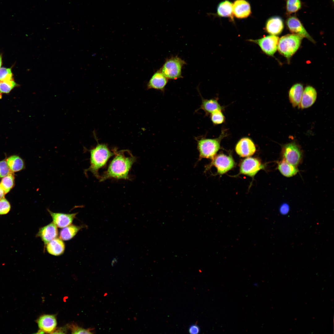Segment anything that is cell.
<instances>
[{
	"label": "cell",
	"mask_w": 334,
	"mask_h": 334,
	"mask_svg": "<svg viewBox=\"0 0 334 334\" xmlns=\"http://www.w3.org/2000/svg\"><path fill=\"white\" fill-rule=\"evenodd\" d=\"M278 169L283 176L287 177L295 175L299 171L296 166L288 163L284 159L278 163Z\"/></svg>",
	"instance_id": "cell-22"
},
{
	"label": "cell",
	"mask_w": 334,
	"mask_h": 334,
	"mask_svg": "<svg viewBox=\"0 0 334 334\" xmlns=\"http://www.w3.org/2000/svg\"><path fill=\"white\" fill-rule=\"evenodd\" d=\"M45 246L48 252L54 256L62 255L65 250V244L60 238H56L49 242Z\"/></svg>",
	"instance_id": "cell-19"
},
{
	"label": "cell",
	"mask_w": 334,
	"mask_h": 334,
	"mask_svg": "<svg viewBox=\"0 0 334 334\" xmlns=\"http://www.w3.org/2000/svg\"><path fill=\"white\" fill-rule=\"evenodd\" d=\"M222 131L221 135L216 138H201L197 140V148L199 153V160L202 158L212 159L215 156L220 148V143L225 136Z\"/></svg>",
	"instance_id": "cell-3"
},
{
	"label": "cell",
	"mask_w": 334,
	"mask_h": 334,
	"mask_svg": "<svg viewBox=\"0 0 334 334\" xmlns=\"http://www.w3.org/2000/svg\"><path fill=\"white\" fill-rule=\"evenodd\" d=\"M186 64L180 58L173 57L166 60L160 70L168 79H176L182 77V68Z\"/></svg>",
	"instance_id": "cell-5"
},
{
	"label": "cell",
	"mask_w": 334,
	"mask_h": 334,
	"mask_svg": "<svg viewBox=\"0 0 334 334\" xmlns=\"http://www.w3.org/2000/svg\"><path fill=\"white\" fill-rule=\"evenodd\" d=\"M168 82V79L160 70H158L150 79L147 84V89H154L164 92Z\"/></svg>",
	"instance_id": "cell-17"
},
{
	"label": "cell",
	"mask_w": 334,
	"mask_h": 334,
	"mask_svg": "<svg viewBox=\"0 0 334 334\" xmlns=\"http://www.w3.org/2000/svg\"><path fill=\"white\" fill-rule=\"evenodd\" d=\"M212 160L211 163L206 166V169H208L212 166H214L217 169V173L220 174L226 173L235 165V162L230 155L227 156L220 154L215 156Z\"/></svg>",
	"instance_id": "cell-8"
},
{
	"label": "cell",
	"mask_w": 334,
	"mask_h": 334,
	"mask_svg": "<svg viewBox=\"0 0 334 334\" xmlns=\"http://www.w3.org/2000/svg\"><path fill=\"white\" fill-rule=\"evenodd\" d=\"M12 172L8 166L6 161H0V178H3Z\"/></svg>",
	"instance_id": "cell-33"
},
{
	"label": "cell",
	"mask_w": 334,
	"mask_h": 334,
	"mask_svg": "<svg viewBox=\"0 0 334 334\" xmlns=\"http://www.w3.org/2000/svg\"><path fill=\"white\" fill-rule=\"evenodd\" d=\"M217 13L221 17L232 18L233 4L228 0L221 2L217 6Z\"/></svg>",
	"instance_id": "cell-24"
},
{
	"label": "cell",
	"mask_w": 334,
	"mask_h": 334,
	"mask_svg": "<svg viewBox=\"0 0 334 334\" xmlns=\"http://www.w3.org/2000/svg\"><path fill=\"white\" fill-rule=\"evenodd\" d=\"M210 114L211 121L214 124H222L225 121V117L221 110H217Z\"/></svg>",
	"instance_id": "cell-29"
},
{
	"label": "cell",
	"mask_w": 334,
	"mask_h": 334,
	"mask_svg": "<svg viewBox=\"0 0 334 334\" xmlns=\"http://www.w3.org/2000/svg\"><path fill=\"white\" fill-rule=\"evenodd\" d=\"M2 94H1V92H0V98H2Z\"/></svg>",
	"instance_id": "cell-38"
},
{
	"label": "cell",
	"mask_w": 334,
	"mask_h": 334,
	"mask_svg": "<svg viewBox=\"0 0 334 334\" xmlns=\"http://www.w3.org/2000/svg\"><path fill=\"white\" fill-rule=\"evenodd\" d=\"M317 93L315 89L310 86H306L303 90L300 102L298 106L300 108L306 109L311 106L315 101Z\"/></svg>",
	"instance_id": "cell-15"
},
{
	"label": "cell",
	"mask_w": 334,
	"mask_h": 334,
	"mask_svg": "<svg viewBox=\"0 0 334 334\" xmlns=\"http://www.w3.org/2000/svg\"><path fill=\"white\" fill-rule=\"evenodd\" d=\"M2 64V57L1 56V55H0V68Z\"/></svg>",
	"instance_id": "cell-37"
},
{
	"label": "cell",
	"mask_w": 334,
	"mask_h": 334,
	"mask_svg": "<svg viewBox=\"0 0 334 334\" xmlns=\"http://www.w3.org/2000/svg\"><path fill=\"white\" fill-rule=\"evenodd\" d=\"M12 79V74L10 68H0V81Z\"/></svg>",
	"instance_id": "cell-31"
},
{
	"label": "cell",
	"mask_w": 334,
	"mask_h": 334,
	"mask_svg": "<svg viewBox=\"0 0 334 334\" xmlns=\"http://www.w3.org/2000/svg\"><path fill=\"white\" fill-rule=\"evenodd\" d=\"M279 38L276 35H270L255 40L249 39V41L258 45L267 55L272 56L278 49Z\"/></svg>",
	"instance_id": "cell-7"
},
{
	"label": "cell",
	"mask_w": 334,
	"mask_h": 334,
	"mask_svg": "<svg viewBox=\"0 0 334 334\" xmlns=\"http://www.w3.org/2000/svg\"><path fill=\"white\" fill-rule=\"evenodd\" d=\"M284 28L282 18L278 16L269 18L266 22L265 29L267 32L272 35H276L280 34Z\"/></svg>",
	"instance_id": "cell-18"
},
{
	"label": "cell",
	"mask_w": 334,
	"mask_h": 334,
	"mask_svg": "<svg viewBox=\"0 0 334 334\" xmlns=\"http://www.w3.org/2000/svg\"><path fill=\"white\" fill-rule=\"evenodd\" d=\"M300 0H287L286 9L287 12L292 14L298 11L302 7Z\"/></svg>",
	"instance_id": "cell-27"
},
{
	"label": "cell",
	"mask_w": 334,
	"mask_h": 334,
	"mask_svg": "<svg viewBox=\"0 0 334 334\" xmlns=\"http://www.w3.org/2000/svg\"><path fill=\"white\" fill-rule=\"evenodd\" d=\"M281 154L283 159L295 166L299 164L302 159V151L299 146L294 142L283 145Z\"/></svg>",
	"instance_id": "cell-6"
},
{
	"label": "cell",
	"mask_w": 334,
	"mask_h": 334,
	"mask_svg": "<svg viewBox=\"0 0 334 334\" xmlns=\"http://www.w3.org/2000/svg\"><path fill=\"white\" fill-rule=\"evenodd\" d=\"M7 165L12 172L20 171L24 168V163L23 160L19 156H12L6 160Z\"/></svg>",
	"instance_id": "cell-25"
},
{
	"label": "cell",
	"mask_w": 334,
	"mask_h": 334,
	"mask_svg": "<svg viewBox=\"0 0 334 334\" xmlns=\"http://www.w3.org/2000/svg\"><path fill=\"white\" fill-rule=\"evenodd\" d=\"M332 1H333H333H334V0H332Z\"/></svg>",
	"instance_id": "cell-39"
},
{
	"label": "cell",
	"mask_w": 334,
	"mask_h": 334,
	"mask_svg": "<svg viewBox=\"0 0 334 334\" xmlns=\"http://www.w3.org/2000/svg\"><path fill=\"white\" fill-rule=\"evenodd\" d=\"M199 109H202L206 114H211L217 110H222L223 107L218 103L217 99H206L202 98Z\"/></svg>",
	"instance_id": "cell-21"
},
{
	"label": "cell",
	"mask_w": 334,
	"mask_h": 334,
	"mask_svg": "<svg viewBox=\"0 0 334 334\" xmlns=\"http://www.w3.org/2000/svg\"><path fill=\"white\" fill-rule=\"evenodd\" d=\"M303 38L294 34L282 36L279 41L278 49L279 52L287 58H289L298 49Z\"/></svg>",
	"instance_id": "cell-4"
},
{
	"label": "cell",
	"mask_w": 334,
	"mask_h": 334,
	"mask_svg": "<svg viewBox=\"0 0 334 334\" xmlns=\"http://www.w3.org/2000/svg\"><path fill=\"white\" fill-rule=\"evenodd\" d=\"M95 138L97 144L94 148L88 151L90 153V165L88 168L84 170V173L87 176L88 172H90L96 178L99 179V170L105 167L109 160L114 155L113 150H110L107 144L98 143L96 135Z\"/></svg>",
	"instance_id": "cell-2"
},
{
	"label": "cell",
	"mask_w": 334,
	"mask_h": 334,
	"mask_svg": "<svg viewBox=\"0 0 334 334\" xmlns=\"http://www.w3.org/2000/svg\"><path fill=\"white\" fill-rule=\"evenodd\" d=\"M36 322L40 329L46 333H53L57 325L56 318L53 315H42Z\"/></svg>",
	"instance_id": "cell-14"
},
{
	"label": "cell",
	"mask_w": 334,
	"mask_h": 334,
	"mask_svg": "<svg viewBox=\"0 0 334 334\" xmlns=\"http://www.w3.org/2000/svg\"><path fill=\"white\" fill-rule=\"evenodd\" d=\"M264 168V165L258 159L249 157L241 162L240 171L241 174L253 177L259 171Z\"/></svg>",
	"instance_id": "cell-9"
},
{
	"label": "cell",
	"mask_w": 334,
	"mask_h": 334,
	"mask_svg": "<svg viewBox=\"0 0 334 334\" xmlns=\"http://www.w3.org/2000/svg\"><path fill=\"white\" fill-rule=\"evenodd\" d=\"M58 234L57 226L53 222H51L40 228L36 236L41 238L45 246L49 242L56 238Z\"/></svg>",
	"instance_id": "cell-13"
},
{
	"label": "cell",
	"mask_w": 334,
	"mask_h": 334,
	"mask_svg": "<svg viewBox=\"0 0 334 334\" xmlns=\"http://www.w3.org/2000/svg\"><path fill=\"white\" fill-rule=\"evenodd\" d=\"M303 86L301 84L293 85L289 92V101L293 107L298 106L301 100L303 91Z\"/></svg>",
	"instance_id": "cell-20"
},
{
	"label": "cell",
	"mask_w": 334,
	"mask_h": 334,
	"mask_svg": "<svg viewBox=\"0 0 334 334\" xmlns=\"http://www.w3.org/2000/svg\"><path fill=\"white\" fill-rule=\"evenodd\" d=\"M83 228L82 226L70 225L62 229L60 232V238L62 240L68 241L73 238Z\"/></svg>",
	"instance_id": "cell-23"
},
{
	"label": "cell",
	"mask_w": 334,
	"mask_h": 334,
	"mask_svg": "<svg viewBox=\"0 0 334 334\" xmlns=\"http://www.w3.org/2000/svg\"><path fill=\"white\" fill-rule=\"evenodd\" d=\"M68 327L73 334H92L90 329H85L77 326L76 324L72 323L68 325Z\"/></svg>",
	"instance_id": "cell-30"
},
{
	"label": "cell",
	"mask_w": 334,
	"mask_h": 334,
	"mask_svg": "<svg viewBox=\"0 0 334 334\" xmlns=\"http://www.w3.org/2000/svg\"><path fill=\"white\" fill-rule=\"evenodd\" d=\"M289 205L287 203H283L281 205L279 208L280 213L282 215H286L289 212Z\"/></svg>",
	"instance_id": "cell-34"
},
{
	"label": "cell",
	"mask_w": 334,
	"mask_h": 334,
	"mask_svg": "<svg viewBox=\"0 0 334 334\" xmlns=\"http://www.w3.org/2000/svg\"><path fill=\"white\" fill-rule=\"evenodd\" d=\"M11 172L3 177L0 183V186L5 194L8 193L13 187L14 183V177Z\"/></svg>",
	"instance_id": "cell-26"
},
{
	"label": "cell",
	"mask_w": 334,
	"mask_h": 334,
	"mask_svg": "<svg viewBox=\"0 0 334 334\" xmlns=\"http://www.w3.org/2000/svg\"><path fill=\"white\" fill-rule=\"evenodd\" d=\"M199 327L196 325H193L189 328V332L191 334H198L200 332Z\"/></svg>",
	"instance_id": "cell-35"
},
{
	"label": "cell",
	"mask_w": 334,
	"mask_h": 334,
	"mask_svg": "<svg viewBox=\"0 0 334 334\" xmlns=\"http://www.w3.org/2000/svg\"><path fill=\"white\" fill-rule=\"evenodd\" d=\"M114 157L110 163L106 170L99 179L102 182L110 178L129 180V172L136 161V158L128 150L119 151L114 148Z\"/></svg>",
	"instance_id": "cell-1"
},
{
	"label": "cell",
	"mask_w": 334,
	"mask_h": 334,
	"mask_svg": "<svg viewBox=\"0 0 334 334\" xmlns=\"http://www.w3.org/2000/svg\"><path fill=\"white\" fill-rule=\"evenodd\" d=\"M16 85L13 79L0 81V92L9 93Z\"/></svg>",
	"instance_id": "cell-28"
},
{
	"label": "cell",
	"mask_w": 334,
	"mask_h": 334,
	"mask_svg": "<svg viewBox=\"0 0 334 334\" xmlns=\"http://www.w3.org/2000/svg\"><path fill=\"white\" fill-rule=\"evenodd\" d=\"M53 223L58 227L63 228L70 225L76 217L77 213L71 214L55 212L47 209Z\"/></svg>",
	"instance_id": "cell-12"
},
{
	"label": "cell",
	"mask_w": 334,
	"mask_h": 334,
	"mask_svg": "<svg viewBox=\"0 0 334 334\" xmlns=\"http://www.w3.org/2000/svg\"><path fill=\"white\" fill-rule=\"evenodd\" d=\"M5 193L0 186V199L4 198Z\"/></svg>",
	"instance_id": "cell-36"
},
{
	"label": "cell",
	"mask_w": 334,
	"mask_h": 334,
	"mask_svg": "<svg viewBox=\"0 0 334 334\" xmlns=\"http://www.w3.org/2000/svg\"><path fill=\"white\" fill-rule=\"evenodd\" d=\"M286 25L289 31L293 34L299 35L305 37L313 42L315 41L310 36L297 17L292 16L289 17L286 22Z\"/></svg>",
	"instance_id": "cell-11"
},
{
	"label": "cell",
	"mask_w": 334,
	"mask_h": 334,
	"mask_svg": "<svg viewBox=\"0 0 334 334\" xmlns=\"http://www.w3.org/2000/svg\"><path fill=\"white\" fill-rule=\"evenodd\" d=\"M251 12L250 4L245 0H236L233 4V14L238 18H246Z\"/></svg>",
	"instance_id": "cell-16"
},
{
	"label": "cell",
	"mask_w": 334,
	"mask_h": 334,
	"mask_svg": "<svg viewBox=\"0 0 334 334\" xmlns=\"http://www.w3.org/2000/svg\"><path fill=\"white\" fill-rule=\"evenodd\" d=\"M235 151L241 157H248L253 155L256 150L255 145L252 140L248 137L241 139L235 147Z\"/></svg>",
	"instance_id": "cell-10"
},
{
	"label": "cell",
	"mask_w": 334,
	"mask_h": 334,
	"mask_svg": "<svg viewBox=\"0 0 334 334\" xmlns=\"http://www.w3.org/2000/svg\"><path fill=\"white\" fill-rule=\"evenodd\" d=\"M10 209V204L5 198L0 199V215L7 214Z\"/></svg>",
	"instance_id": "cell-32"
}]
</instances>
